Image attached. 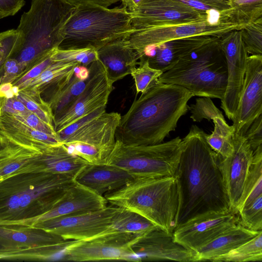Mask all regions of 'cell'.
I'll return each mask as SVG.
<instances>
[{"label":"cell","mask_w":262,"mask_h":262,"mask_svg":"<svg viewBox=\"0 0 262 262\" xmlns=\"http://www.w3.org/2000/svg\"><path fill=\"white\" fill-rule=\"evenodd\" d=\"M206 136L203 130L192 125L181 140V152L174 174L179 197L174 229L205 213L231 211L219 156Z\"/></svg>","instance_id":"cell-1"},{"label":"cell","mask_w":262,"mask_h":262,"mask_svg":"<svg viewBox=\"0 0 262 262\" xmlns=\"http://www.w3.org/2000/svg\"><path fill=\"white\" fill-rule=\"evenodd\" d=\"M192 97L181 86L159 83L141 94L121 117L116 140L135 145L162 143L188 112L187 103Z\"/></svg>","instance_id":"cell-2"},{"label":"cell","mask_w":262,"mask_h":262,"mask_svg":"<svg viewBox=\"0 0 262 262\" xmlns=\"http://www.w3.org/2000/svg\"><path fill=\"white\" fill-rule=\"evenodd\" d=\"M75 183L49 172H26L0 179V222L29 219L49 210Z\"/></svg>","instance_id":"cell-3"},{"label":"cell","mask_w":262,"mask_h":262,"mask_svg":"<svg viewBox=\"0 0 262 262\" xmlns=\"http://www.w3.org/2000/svg\"><path fill=\"white\" fill-rule=\"evenodd\" d=\"M74 8L64 0H32L16 29L18 45L10 58L27 69L58 48L63 38L62 28Z\"/></svg>","instance_id":"cell-4"},{"label":"cell","mask_w":262,"mask_h":262,"mask_svg":"<svg viewBox=\"0 0 262 262\" xmlns=\"http://www.w3.org/2000/svg\"><path fill=\"white\" fill-rule=\"evenodd\" d=\"M215 37L181 58L159 77L160 83L181 86L193 96L222 100L227 84L226 60Z\"/></svg>","instance_id":"cell-5"},{"label":"cell","mask_w":262,"mask_h":262,"mask_svg":"<svg viewBox=\"0 0 262 262\" xmlns=\"http://www.w3.org/2000/svg\"><path fill=\"white\" fill-rule=\"evenodd\" d=\"M132 16L124 7L98 5L75 7L62 28L60 49L90 48L98 51L112 41L135 31Z\"/></svg>","instance_id":"cell-6"},{"label":"cell","mask_w":262,"mask_h":262,"mask_svg":"<svg viewBox=\"0 0 262 262\" xmlns=\"http://www.w3.org/2000/svg\"><path fill=\"white\" fill-rule=\"evenodd\" d=\"M111 205L134 211L172 234L178 207L175 177L135 179L103 196Z\"/></svg>","instance_id":"cell-7"},{"label":"cell","mask_w":262,"mask_h":262,"mask_svg":"<svg viewBox=\"0 0 262 262\" xmlns=\"http://www.w3.org/2000/svg\"><path fill=\"white\" fill-rule=\"evenodd\" d=\"M100 107L56 132L61 143L71 153L93 164H105L116 142L121 115Z\"/></svg>","instance_id":"cell-8"},{"label":"cell","mask_w":262,"mask_h":262,"mask_svg":"<svg viewBox=\"0 0 262 262\" xmlns=\"http://www.w3.org/2000/svg\"><path fill=\"white\" fill-rule=\"evenodd\" d=\"M177 137L155 145H127L116 140L105 164L123 169L135 179L173 176L182 150Z\"/></svg>","instance_id":"cell-9"},{"label":"cell","mask_w":262,"mask_h":262,"mask_svg":"<svg viewBox=\"0 0 262 262\" xmlns=\"http://www.w3.org/2000/svg\"><path fill=\"white\" fill-rule=\"evenodd\" d=\"M244 27L222 15L195 23L137 29L126 38L139 59L145 50L172 40L198 35L221 37Z\"/></svg>","instance_id":"cell-10"},{"label":"cell","mask_w":262,"mask_h":262,"mask_svg":"<svg viewBox=\"0 0 262 262\" xmlns=\"http://www.w3.org/2000/svg\"><path fill=\"white\" fill-rule=\"evenodd\" d=\"M129 12L135 30L195 23L222 15L214 10L200 11L176 0H142Z\"/></svg>","instance_id":"cell-11"},{"label":"cell","mask_w":262,"mask_h":262,"mask_svg":"<svg viewBox=\"0 0 262 262\" xmlns=\"http://www.w3.org/2000/svg\"><path fill=\"white\" fill-rule=\"evenodd\" d=\"M89 76L83 91L62 112L53 118L56 132L60 131L96 110L106 107L113 90L102 63L96 60L88 66Z\"/></svg>","instance_id":"cell-12"},{"label":"cell","mask_w":262,"mask_h":262,"mask_svg":"<svg viewBox=\"0 0 262 262\" xmlns=\"http://www.w3.org/2000/svg\"><path fill=\"white\" fill-rule=\"evenodd\" d=\"M138 235L127 232H114L102 234L87 240L75 241L64 249L59 260L137 261L131 245Z\"/></svg>","instance_id":"cell-13"},{"label":"cell","mask_w":262,"mask_h":262,"mask_svg":"<svg viewBox=\"0 0 262 262\" xmlns=\"http://www.w3.org/2000/svg\"><path fill=\"white\" fill-rule=\"evenodd\" d=\"M120 207L111 205L94 211L52 218L31 227L60 235L67 239L84 241L103 234Z\"/></svg>","instance_id":"cell-14"},{"label":"cell","mask_w":262,"mask_h":262,"mask_svg":"<svg viewBox=\"0 0 262 262\" xmlns=\"http://www.w3.org/2000/svg\"><path fill=\"white\" fill-rule=\"evenodd\" d=\"M220 46L225 56L228 79L221 100V108L227 117L233 120L243 86L248 53L241 30L230 31L221 37Z\"/></svg>","instance_id":"cell-15"},{"label":"cell","mask_w":262,"mask_h":262,"mask_svg":"<svg viewBox=\"0 0 262 262\" xmlns=\"http://www.w3.org/2000/svg\"><path fill=\"white\" fill-rule=\"evenodd\" d=\"M238 223V214L231 211L208 212L177 227L172 235L176 242L195 252L223 231Z\"/></svg>","instance_id":"cell-16"},{"label":"cell","mask_w":262,"mask_h":262,"mask_svg":"<svg viewBox=\"0 0 262 262\" xmlns=\"http://www.w3.org/2000/svg\"><path fill=\"white\" fill-rule=\"evenodd\" d=\"M262 114V55L248 57L243 89L232 126L234 134L244 136Z\"/></svg>","instance_id":"cell-17"},{"label":"cell","mask_w":262,"mask_h":262,"mask_svg":"<svg viewBox=\"0 0 262 262\" xmlns=\"http://www.w3.org/2000/svg\"><path fill=\"white\" fill-rule=\"evenodd\" d=\"M107 202L86 187L77 183L69 187L48 211L33 218L0 222V225H18L31 227L52 218L96 211L107 206Z\"/></svg>","instance_id":"cell-18"},{"label":"cell","mask_w":262,"mask_h":262,"mask_svg":"<svg viewBox=\"0 0 262 262\" xmlns=\"http://www.w3.org/2000/svg\"><path fill=\"white\" fill-rule=\"evenodd\" d=\"M233 151L226 158L219 156L220 167L229 200L230 210L238 214V207L251 164L253 150L244 136L234 134Z\"/></svg>","instance_id":"cell-19"},{"label":"cell","mask_w":262,"mask_h":262,"mask_svg":"<svg viewBox=\"0 0 262 262\" xmlns=\"http://www.w3.org/2000/svg\"><path fill=\"white\" fill-rule=\"evenodd\" d=\"M131 248L137 261L174 260L193 261L194 252L176 242L172 234L156 229L138 235Z\"/></svg>","instance_id":"cell-20"},{"label":"cell","mask_w":262,"mask_h":262,"mask_svg":"<svg viewBox=\"0 0 262 262\" xmlns=\"http://www.w3.org/2000/svg\"><path fill=\"white\" fill-rule=\"evenodd\" d=\"M88 163L70 152L64 145L59 143L47 146L27 164L11 175L43 172L66 175L74 179Z\"/></svg>","instance_id":"cell-21"},{"label":"cell","mask_w":262,"mask_h":262,"mask_svg":"<svg viewBox=\"0 0 262 262\" xmlns=\"http://www.w3.org/2000/svg\"><path fill=\"white\" fill-rule=\"evenodd\" d=\"M214 37L198 35L172 40L145 50L139 59L146 58L150 67L164 72L181 58Z\"/></svg>","instance_id":"cell-22"},{"label":"cell","mask_w":262,"mask_h":262,"mask_svg":"<svg viewBox=\"0 0 262 262\" xmlns=\"http://www.w3.org/2000/svg\"><path fill=\"white\" fill-rule=\"evenodd\" d=\"M74 180L96 194L104 196L119 189L135 179L125 170L117 166L88 163Z\"/></svg>","instance_id":"cell-23"},{"label":"cell","mask_w":262,"mask_h":262,"mask_svg":"<svg viewBox=\"0 0 262 262\" xmlns=\"http://www.w3.org/2000/svg\"><path fill=\"white\" fill-rule=\"evenodd\" d=\"M74 241L34 227L0 225V245L5 249H19L54 245L68 246Z\"/></svg>","instance_id":"cell-24"},{"label":"cell","mask_w":262,"mask_h":262,"mask_svg":"<svg viewBox=\"0 0 262 262\" xmlns=\"http://www.w3.org/2000/svg\"><path fill=\"white\" fill-rule=\"evenodd\" d=\"M97 55L113 83L130 74L139 61L136 52L128 44L126 36L106 44L97 51Z\"/></svg>","instance_id":"cell-25"},{"label":"cell","mask_w":262,"mask_h":262,"mask_svg":"<svg viewBox=\"0 0 262 262\" xmlns=\"http://www.w3.org/2000/svg\"><path fill=\"white\" fill-rule=\"evenodd\" d=\"M0 134L40 151L48 146L61 143L57 137L35 130L8 114H0Z\"/></svg>","instance_id":"cell-26"},{"label":"cell","mask_w":262,"mask_h":262,"mask_svg":"<svg viewBox=\"0 0 262 262\" xmlns=\"http://www.w3.org/2000/svg\"><path fill=\"white\" fill-rule=\"evenodd\" d=\"M260 231L249 229L239 223L235 225L220 234L208 243L194 252L193 261H210L226 254L252 238Z\"/></svg>","instance_id":"cell-27"},{"label":"cell","mask_w":262,"mask_h":262,"mask_svg":"<svg viewBox=\"0 0 262 262\" xmlns=\"http://www.w3.org/2000/svg\"><path fill=\"white\" fill-rule=\"evenodd\" d=\"M79 64L74 61H53L24 88L39 91L45 99L67 85L74 75V68Z\"/></svg>","instance_id":"cell-28"},{"label":"cell","mask_w":262,"mask_h":262,"mask_svg":"<svg viewBox=\"0 0 262 262\" xmlns=\"http://www.w3.org/2000/svg\"><path fill=\"white\" fill-rule=\"evenodd\" d=\"M41 151L0 134V179L12 174Z\"/></svg>","instance_id":"cell-29"},{"label":"cell","mask_w":262,"mask_h":262,"mask_svg":"<svg viewBox=\"0 0 262 262\" xmlns=\"http://www.w3.org/2000/svg\"><path fill=\"white\" fill-rule=\"evenodd\" d=\"M158 228H159L140 214L120 207L111 226L103 234L127 232L140 234Z\"/></svg>","instance_id":"cell-30"},{"label":"cell","mask_w":262,"mask_h":262,"mask_svg":"<svg viewBox=\"0 0 262 262\" xmlns=\"http://www.w3.org/2000/svg\"><path fill=\"white\" fill-rule=\"evenodd\" d=\"M65 245L34 247L19 249L0 248V260L50 261L59 259Z\"/></svg>","instance_id":"cell-31"},{"label":"cell","mask_w":262,"mask_h":262,"mask_svg":"<svg viewBox=\"0 0 262 262\" xmlns=\"http://www.w3.org/2000/svg\"><path fill=\"white\" fill-rule=\"evenodd\" d=\"M260 195H262V146L253 151L238 211Z\"/></svg>","instance_id":"cell-32"},{"label":"cell","mask_w":262,"mask_h":262,"mask_svg":"<svg viewBox=\"0 0 262 262\" xmlns=\"http://www.w3.org/2000/svg\"><path fill=\"white\" fill-rule=\"evenodd\" d=\"M214 130L206 138L212 149L222 158L229 157L233 151V138L234 130L232 125L229 126L225 119H218L213 121Z\"/></svg>","instance_id":"cell-33"},{"label":"cell","mask_w":262,"mask_h":262,"mask_svg":"<svg viewBox=\"0 0 262 262\" xmlns=\"http://www.w3.org/2000/svg\"><path fill=\"white\" fill-rule=\"evenodd\" d=\"M262 260V231L257 235L228 253L210 260L213 262L260 261Z\"/></svg>","instance_id":"cell-34"},{"label":"cell","mask_w":262,"mask_h":262,"mask_svg":"<svg viewBox=\"0 0 262 262\" xmlns=\"http://www.w3.org/2000/svg\"><path fill=\"white\" fill-rule=\"evenodd\" d=\"M86 80H81L74 75L70 81L45 100L50 105L53 118L67 108L83 91Z\"/></svg>","instance_id":"cell-35"},{"label":"cell","mask_w":262,"mask_h":262,"mask_svg":"<svg viewBox=\"0 0 262 262\" xmlns=\"http://www.w3.org/2000/svg\"><path fill=\"white\" fill-rule=\"evenodd\" d=\"M227 16L244 26L262 19V0H229Z\"/></svg>","instance_id":"cell-36"},{"label":"cell","mask_w":262,"mask_h":262,"mask_svg":"<svg viewBox=\"0 0 262 262\" xmlns=\"http://www.w3.org/2000/svg\"><path fill=\"white\" fill-rule=\"evenodd\" d=\"M16 97L27 110L35 114L49 126L54 128L52 110L49 104L41 97L39 91L24 88L18 90Z\"/></svg>","instance_id":"cell-37"},{"label":"cell","mask_w":262,"mask_h":262,"mask_svg":"<svg viewBox=\"0 0 262 262\" xmlns=\"http://www.w3.org/2000/svg\"><path fill=\"white\" fill-rule=\"evenodd\" d=\"M138 65L139 66L133 69L130 75L135 81L137 94H144L160 83L158 79L163 72L150 67L145 58L140 59Z\"/></svg>","instance_id":"cell-38"},{"label":"cell","mask_w":262,"mask_h":262,"mask_svg":"<svg viewBox=\"0 0 262 262\" xmlns=\"http://www.w3.org/2000/svg\"><path fill=\"white\" fill-rule=\"evenodd\" d=\"M51 58L54 62L74 61L85 67L98 60L97 51L90 48L66 50L57 48L54 50Z\"/></svg>","instance_id":"cell-39"},{"label":"cell","mask_w":262,"mask_h":262,"mask_svg":"<svg viewBox=\"0 0 262 262\" xmlns=\"http://www.w3.org/2000/svg\"><path fill=\"white\" fill-rule=\"evenodd\" d=\"M239 224L253 230H262V195L256 198L238 211Z\"/></svg>","instance_id":"cell-40"},{"label":"cell","mask_w":262,"mask_h":262,"mask_svg":"<svg viewBox=\"0 0 262 262\" xmlns=\"http://www.w3.org/2000/svg\"><path fill=\"white\" fill-rule=\"evenodd\" d=\"M241 31L248 54L262 55V19L245 26Z\"/></svg>","instance_id":"cell-41"},{"label":"cell","mask_w":262,"mask_h":262,"mask_svg":"<svg viewBox=\"0 0 262 262\" xmlns=\"http://www.w3.org/2000/svg\"><path fill=\"white\" fill-rule=\"evenodd\" d=\"M54 50L27 68L20 76L11 82L12 84L16 87L18 90L26 87L32 80L38 76L53 63V61L52 60L51 56Z\"/></svg>","instance_id":"cell-42"},{"label":"cell","mask_w":262,"mask_h":262,"mask_svg":"<svg viewBox=\"0 0 262 262\" xmlns=\"http://www.w3.org/2000/svg\"><path fill=\"white\" fill-rule=\"evenodd\" d=\"M194 9L202 12L217 11L227 16L231 9L229 0H176Z\"/></svg>","instance_id":"cell-43"},{"label":"cell","mask_w":262,"mask_h":262,"mask_svg":"<svg viewBox=\"0 0 262 262\" xmlns=\"http://www.w3.org/2000/svg\"><path fill=\"white\" fill-rule=\"evenodd\" d=\"M26 69V67L19 63L15 59L8 58L0 68L1 83L12 82L20 76Z\"/></svg>","instance_id":"cell-44"},{"label":"cell","mask_w":262,"mask_h":262,"mask_svg":"<svg viewBox=\"0 0 262 262\" xmlns=\"http://www.w3.org/2000/svg\"><path fill=\"white\" fill-rule=\"evenodd\" d=\"M13 116L35 130L58 137L54 128L49 126L35 114L29 111L22 114Z\"/></svg>","instance_id":"cell-45"},{"label":"cell","mask_w":262,"mask_h":262,"mask_svg":"<svg viewBox=\"0 0 262 262\" xmlns=\"http://www.w3.org/2000/svg\"><path fill=\"white\" fill-rule=\"evenodd\" d=\"M244 136L251 148L254 151L262 146V115H260L252 122Z\"/></svg>","instance_id":"cell-46"},{"label":"cell","mask_w":262,"mask_h":262,"mask_svg":"<svg viewBox=\"0 0 262 262\" xmlns=\"http://www.w3.org/2000/svg\"><path fill=\"white\" fill-rule=\"evenodd\" d=\"M28 111L16 96L10 98L0 97V114L20 115Z\"/></svg>","instance_id":"cell-47"},{"label":"cell","mask_w":262,"mask_h":262,"mask_svg":"<svg viewBox=\"0 0 262 262\" xmlns=\"http://www.w3.org/2000/svg\"><path fill=\"white\" fill-rule=\"evenodd\" d=\"M25 4V0H0V19L14 15Z\"/></svg>","instance_id":"cell-48"},{"label":"cell","mask_w":262,"mask_h":262,"mask_svg":"<svg viewBox=\"0 0 262 262\" xmlns=\"http://www.w3.org/2000/svg\"><path fill=\"white\" fill-rule=\"evenodd\" d=\"M67 3L74 7L80 5H98L106 8L113 4L119 1V0H64Z\"/></svg>","instance_id":"cell-49"},{"label":"cell","mask_w":262,"mask_h":262,"mask_svg":"<svg viewBox=\"0 0 262 262\" xmlns=\"http://www.w3.org/2000/svg\"><path fill=\"white\" fill-rule=\"evenodd\" d=\"M18 89L11 83H1L0 85V97L10 98L18 94Z\"/></svg>","instance_id":"cell-50"},{"label":"cell","mask_w":262,"mask_h":262,"mask_svg":"<svg viewBox=\"0 0 262 262\" xmlns=\"http://www.w3.org/2000/svg\"><path fill=\"white\" fill-rule=\"evenodd\" d=\"M74 75L81 80H86L89 76L88 67L82 65H77L74 69Z\"/></svg>","instance_id":"cell-51"},{"label":"cell","mask_w":262,"mask_h":262,"mask_svg":"<svg viewBox=\"0 0 262 262\" xmlns=\"http://www.w3.org/2000/svg\"><path fill=\"white\" fill-rule=\"evenodd\" d=\"M142 0H119L122 7H125L128 12L133 10Z\"/></svg>","instance_id":"cell-52"},{"label":"cell","mask_w":262,"mask_h":262,"mask_svg":"<svg viewBox=\"0 0 262 262\" xmlns=\"http://www.w3.org/2000/svg\"><path fill=\"white\" fill-rule=\"evenodd\" d=\"M8 58L6 53L0 45V68Z\"/></svg>","instance_id":"cell-53"},{"label":"cell","mask_w":262,"mask_h":262,"mask_svg":"<svg viewBox=\"0 0 262 262\" xmlns=\"http://www.w3.org/2000/svg\"><path fill=\"white\" fill-rule=\"evenodd\" d=\"M1 79L0 78V85H1Z\"/></svg>","instance_id":"cell-54"}]
</instances>
